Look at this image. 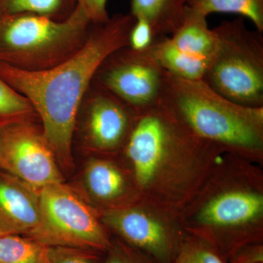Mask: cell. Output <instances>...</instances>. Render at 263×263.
<instances>
[{
	"instance_id": "1",
	"label": "cell",
	"mask_w": 263,
	"mask_h": 263,
	"mask_svg": "<svg viewBox=\"0 0 263 263\" xmlns=\"http://www.w3.org/2000/svg\"><path fill=\"white\" fill-rule=\"evenodd\" d=\"M136 22L118 13L102 24H91L84 46L75 54L47 70H24L0 63V78L25 97L43 123V135L64 166L72 162V142L82 99L105 60L129 46Z\"/></svg>"
},
{
	"instance_id": "2",
	"label": "cell",
	"mask_w": 263,
	"mask_h": 263,
	"mask_svg": "<svg viewBox=\"0 0 263 263\" xmlns=\"http://www.w3.org/2000/svg\"><path fill=\"white\" fill-rule=\"evenodd\" d=\"M124 145L137 184L166 209L181 206L196 193L208 163L226 152L195 136L160 102L138 111Z\"/></svg>"
},
{
	"instance_id": "3",
	"label": "cell",
	"mask_w": 263,
	"mask_h": 263,
	"mask_svg": "<svg viewBox=\"0 0 263 263\" xmlns=\"http://www.w3.org/2000/svg\"><path fill=\"white\" fill-rule=\"evenodd\" d=\"M159 102L195 136L226 152L247 158L262 155L263 107L238 105L202 80H186L165 70Z\"/></svg>"
},
{
	"instance_id": "4",
	"label": "cell",
	"mask_w": 263,
	"mask_h": 263,
	"mask_svg": "<svg viewBox=\"0 0 263 263\" xmlns=\"http://www.w3.org/2000/svg\"><path fill=\"white\" fill-rule=\"evenodd\" d=\"M90 26L78 3L62 21L30 13L0 15V63L28 71L51 68L84 46Z\"/></svg>"
},
{
	"instance_id": "5",
	"label": "cell",
	"mask_w": 263,
	"mask_h": 263,
	"mask_svg": "<svg viewBox=\"0 0 263 263\" xmlns=\"http://www.w3.org/2000/svg\"><path fill=\"white\" fill-rule=\"evenodd\" d=\"M249 178L226 179L195 209L188 229L229 262L238 251L262 239L263 194Z\"/></svg>"
},
{
	"instance_id": "6",
	"label": "cell",
	"mask_w": 263,
	"mask_h": 263,
	"mask_svg": "<svg viewBox=\"0 0 263 263\" xmlns=\"http://www.w3.org/2000/svg\"><path fill=\"white\" fill-rule=\"evenodd\" d=\"M216 51L202 81L230 101L263 107V35L247 28L245 18L221 22L214 28Z\"/></svg>"
},
{
	"instance_id": "7",
	"label": "cell",
	"mask_w": 263,
	"mask_h": 263,
	"mask_svg": "<svg viewBox=\"0 0 263 263\" xmlns=\"http://www.w3.org/2000/svg\"><path fill=\"white\" fill-rule=\"evenodd\" d=\"M39 193L40 221L27 237L46 247L105 252L110 242L92 209L62 183L48 185Z\"/></svg>"
},
{
	"instance_id": "8",
	"label": "cell",
	"mask_w": 263,
	"mask_h": 263,
	"mask_svg": "<svg viewBox=\"0 0 263 263\" xmlns=\"http://www.w3.org/2000/svg\"><path fill=\"white\" fill-rule=\"evenodd\" d=\"M152 47L142 51L129 46L119 48L105 60L95 76L99 86L137 112L160 100L164 70Z\"/></svg>"
},
{
	"instance_id": "9",
	"label": "cell",
	"mask_w": 263,
	"mask_h": 263,
	"mask_svg": "<svg viewBox=\"0 0 263 263\" xmlns=\"http://www.w3.org/2000/svg\"><path fill=\"white\" fill-rule=\"evenodd\" d=\"M0 169L37 191L63 181L43 132L25 120L0 128Z\"/></svg>"
},
{
	"instance_id": "10",
	"label": "cell",
	"mask_w": 263,
	"mask_h": 263,
	"mask_svg": "<svg viewBox=\"0 0 263 263\" xmlns=\"http://www.w3.org/2000/svg\"><path fill=\"white\" fill-rule=\"evenodd\" d=\"M102 220L128 245L155 263L174 262L186 237L178 224L153 205L108 210Z\"/></svg>"
},
{
	"instance_id": "11",
	"label": "cell",
	"mask_w": 263,
	"mask_h": 263,
	"mask_svg": "<svg viewBox=\"0 0 263 263\" xmlns=\"http://www.w3.org/2000/svg\"><path fill=\"white\" fill-rule=\"evenodd\" d=\"M97 87L88 106V138L97 149H117L127 141L138 112L108 90Z\"/></svg>"
},
{
	"instance_id": "12",
	"label": "cell",
	"mask_w": 263,
	"mask_h": 263,
	"mask_svg": "<svg viewBox=\"0 0 263 263\" xmlns=\"http://www.w3.org/2000/svg\"><path fill=\"white\" fill-rule=\"evenodd\" d=\"M40 216L37 190L10 175L0 177V235H28Z\"/></svg>"
},
{
	"instance_id": "13",
	"label": "cell",
	"mask_w": 263,
	"mask_h": 263,
	"mask_svg": "<svg viewBox=\"0 0 263 263\" xmlns=\"http://www.w3.org/2000/svg\"><path fill=\"white\" fill-rule=\"evenodd\" d=\"M207 17L186 6L182 22L170 36L179 49L193 56L211 59L217 48V35L208 25Z\"/></svg>"
},
{
	"instance_id": "14",
	"label": "cell",
	"mask_w": 263,
	"mask_h": 263,
	"mask_svg": "<svg viewBox=\"0 0 263 263\" xmlns=\"http://www.w3.org/2000/svg\"><path fill=\"white\" fill-rule=\"evenodd\" d=\"M188 0H131L130 14L146 20L155 39L172 35L184 16Z\"/></svg>"
},
{
	"instance_id": "15",
	"label": "cell",
	"mask_w": 263,
	"mask_h": 263,
	"mask_svg": "<svg viewBox=\"0 0 263 263\" xmlns=\"http://www.w3.org/2000/svg\"><path fill=\"white\" fill-rule=\"evenodd\" d=\"M152 49L164 70L186 80H202L211 60L181 51L172 43L170 36L157 39Z\"/></svg>"
},
{
	"instance_id": "16",
	"label": "cell",
	"mask_w": 263,
	"mask_h": 263,
	"mask_svg": "<svg viewBox=\"0 0 263 263\" xmlns=\"http://www.w3.org/2000/svg\"><path fill=\"white\" fill-rule=\"evenodd\" d=\"M85 184L97 200L110 202L120 198L127 190L125 176L109 161L92 160L86 167Z\"/></svg>"
},
{
	"instance_id": "17",
	"label": "cell",
	"mask_w": 263,
	"mask_h": 263,
	"mask_svg": "<svg viewBox=\"0 0 263 263\" xmlns=\"http://www.w3.org/2000/svg\"><path fill=\"white\" fill-rule=\"evenodd\" d=\"M186 6L206 17L213 13L240 15L263 32V0H188Z\"/></svg>"
},
{
	"instance_id": "18",
	"label": "cell",
	"mask_w": 263,
	"mask_h": 263,
	"mask_svg": "<svg viewBox=\"0 0 263 263\" xmlns=\"http://www.w3.org/2000/svg\"><path fill=\"white\" fill-rule=\"evenodd\" d=\"M78 0H0V15L30 13L55 20L68 18Z\"/></svg>"
},
{
	"instance_id": "19",
	"label": "cell",
	"mask_w": 263,
	"mask_h": 263,
	"mask_svg": "<svg viewBox=\"0 0 263 263\" xmlns=\"http://www.w3.org/2000/svg\"><path fill=\"white\" fill-rule=\"evenodd\" d=\"M48 247L29 237L0 236V263H47Z\"/></svg>"
},
{
	"instance_id": "20",
	"label": "cell",
	"mask_w": 263,
	"mask_h": 263,
	"mask_svg": "<svg viewBox=\"0 0 263 263\" xmlns=\"http://www.w3.org/2000/svg\"><path fill=\"white\" fill-rule=\"evenodd\" d=\"M34 111L29 100L0 78V128L24 121Z\"/></svg>"
},
{
	"instance_id": "21",
	"label": "cell",
	"mask_w": 263,
	"mask_h": 263,
	"mask_svg": "<svg viewBox=\"0 0 263 263\" xmlns=\"http://www.w3.org/2000/svg\"><path fill=\"white\" fill-rule=\"evenodd\" d=\"M173 263H229L212 245L198 237H185Z\"/></svg>"
},
{
	"instance_id": "22",
	"label": "cell",
	"mask_w": 263,
	"mask_h": 263,
	"mask_svg": "<svg viewBox=\"0 0 263 263\" xmlns=\"http://www.w3.org/2000/svg\"><path fill=\"white\" fill-rule=\"evenodd\" d=\"M47 263H98L94 252L64 247H48Z\"/></svg>"
},
{
	"instance_id": "23",
	"label": "cell",
	"mask_w": 263,
	"mask_h": 263,
	"mask_svg": "<svg viewBox=\"0 0 263 263\" xmlns=\"http://www.w3.org/2000/svg\"><path fill=\"white\" fill-rule=\"evenodd\" d=\"M105 263H155L131 246L117 242L110 243Z\"/></svg>"
},
{
	"instance_id": "24",
	"label": "cell",
	"mask_w": 263,
	"mask_h": 263,
	"mask_svg": "<svg viewBox=\"0 0 263 263\" xmlns=\"http://www.w3.org/2000/svg\"><path fill=\"white\" fill-rule=\"evenodd\" d=\"M157 40L149 24L144 19L136 18L129 36V47L134 51H142L153 46Z\"/></svg>"
},
{
	"instance_id": "25",
	"label": "cell",
	"mask_w": 263,
	"mask_h": 263,
	"mask_svg": "<svg viewBox=\"0 0 263 263\" xmlns=\"http://www.w3.org/2000/svg\"><path fill=\"white\" fill-rule=\"evenodd\" d=\"M108 0H78L91 24H102L108 20Z\"/></svg>"
},
{
	"instance_id": "26",
	"label": "cell",
	"mask_w": 263,
	"mask_h": 263,
	"mask_svg": "<svg viewBox=\"0 0 263 263\" xmlns=\"http://www.w3.org/2000/svg\"><path fill=\"white\" fill-rule=\"evenodd\" d=\"M254 263H263V262H254Z\"/></svg>"
},
{
	"instance_id": "27",
	"label": "cell",
	"mask_w": 263,
	"mask_h": 263,
	"mask_svg": "<svg viewBox=\"0 0 263 263\" xmlns=\"http://www.w3.org/2000/svg\"><path fill=\"white\" fill-rule=\"evenodd\" d=\"M0 236H1V235H0Z\"/></svg>"
}]
</instances>
